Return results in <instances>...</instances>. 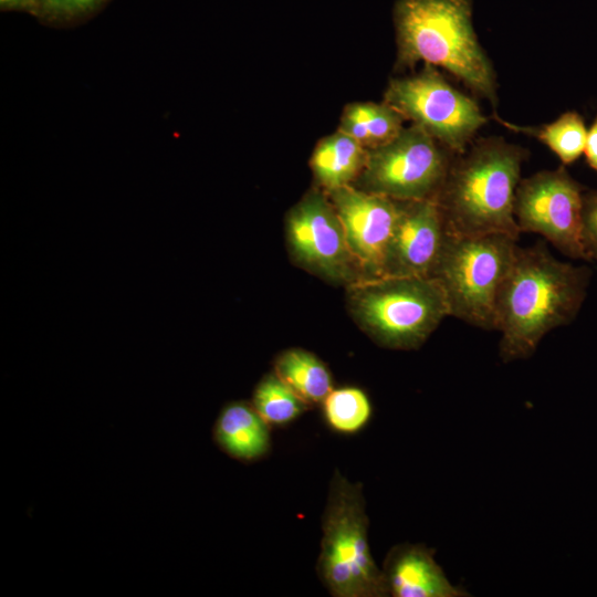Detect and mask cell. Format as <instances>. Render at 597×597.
Instances as JSON below:
<instances>
[{
	"instance_id": "cell-5",
	"label": "cell",
	"mask_w": 597,
	"mask_h": 597,
	"mask_svg": "<svg viewBox=\"0 0 597 597\" xmlns=\"http://www.w3.org/2000/svg\"><path fill=\"white\" fill-rule=\"evenodd\" d=\"M368 525L362 483H353L335 470L316 563L317 576L333 597L389 596L383 570L370 553Z\"/></svg>"
},
{
	"instance_id": "cell-6",
	"label": "cell",
	"mask_w": 597,
	"mask_h": 597,
	"mask_svg": "<svg viewBox=\"0 0 597 597\" xmlns=\"http://www.w3.org/2000/svg\"><path fill=\"white\" fill-rule=\"evenodd\" d=\"M517 239L507 234L454 235L447 232L431 274L441 285L450 316L495 329L496 303L512 266Z\"/></svg>"
},
{
	"instance_id": "cell-13",
	"label": "cell",
	"mask_w": 597,
	"mask_h": 597,
	"mask_svg": "<svg viewBox=\"0 0 597 597\" xmlns=\"http://www.w3.org/2000/svg\"><path fill=\"white\" fill-rule=\"evenodd\" d=\"M389 596L463 597L467 590L453 585L425 544L401 543L387 553L381 567Z\"/></svg>"
},
{
	"instance_id": "cell-1",
	"label": "cell",
	"mask_w": 597,
	"mask_h": 597,
	"mask_svg": "<svg viewBox=\"0 0 597 597\" xmlns=\"http://www.w3.org/2000/svg\"><path fill=\"white\" fill-rule=\"evenodd\" d=\"M590 270L555 259L543 242L517 245L496 303L504 363L532 356L552 329L569 324L579 312Z\"/></svg>"
},
{
	"instance_id": "cell-17",
	"label": "cell",
	"mask_w": 597,
	"mask_h": 597,
	"mask_svg": "<svg viewBox=\"0 0 597 597\" xmlns=\"http://www.w3.org/2000/svg\"><path fill=\"white\" fill-rule=\"evenodd\" d=\"M404 117L387 103L349 105L342 117L341 130L374 149L392 140L404 128Z\"/></svg>"
},
{
	"instance_id": "cell-8",
	"label": "cell",
	"mask_w": 597,
	"mask_h": 597,
	"mask_svg": "<svg viewBox=\"0 0 597 597\" xmlns=\"http://www.w3.org/2000/svg\"><path fill=\"white\" fill-rule=\"evenodd\" d=\"M451 161L438 140L413 124L389 143L369 149L362 190L394 200H434Z\"/></svg>"
},
{
	"instance_id": "cell-4",
	"label": "cell",
	"mask_w": 597,
	"mask_h": 597,
	"mask_svg": "<svg viewBox=\"0 0 597 597\" xmlns=\"http://www.w3.org/2000/svg\"><path fill=\"white\" fill-rule=\"evenodd\" d=\"M346 303L369 338L397 350L419 348L450 316L444 292L432 276L360 279L346 286Z\"/></svg>"
},
{
	"instance_id": "cell-3",
	"label": "cell",
	"mask_w": 597,
	"mask_h": 597,
	"mask_svg": "<svg viewBox=\"0 0 597 597\" xmlns=\"http://www.w3.org/2000/svg\"><path fill=\"white\" fill-rule=\"evenodd\" d=\"M395 23L402 64L442 67L496 106V75L473 29L472 0H399Z\"/></svg>"
},
{
	"instance_id": "cell-21",
	"label": "cell",
	"mask_w": 597,
	"mask_h": 597,
	"mask_svg": "<svg viewBox=\"0 0 597 597\" xmlns=\"http://www.w3.org/2000/svg\"><path fill=\"white\" fill-rule=\"evenodd\" d=\"M107 0H35L34 14L55 25L74 24L92 17Z\"/></svg>"
},
{
	"instance_id": "cell-19",
	"label": "cell",
	"mask_w": 597,
	"mask_h": 597,
	"mask_svg": "<svg viewBox=\"0 0 597 597\" xmlns=\"http://www.w3.org/2000/svg\"><path fill=\"white\" fill-rule=\"evenodd\" d=\"M251 404L270 427L289 425L310 407L274 371L256 384Z\"/></svg>"
},
{
	"instance_id": "cell-15",
	"label": "cell",
	"mask_w": 597,
	"mask_h": 597,
	"mask_svg": "<svg viewBox=\"0 0 597 597\" xmlns=\"http://www.w3.org/2000/svg\"><path fill=\"white\" fill-rule=\"evenodd\" d=\"M366 157L365 147L354 137L339 130L317 145L311 165L314 176L328 191L349 186L363 170Z\"/></svg>"
},
{
	"instance_id": "cell-9",
	"label": "cell",
	"mask_w": 597,
	"mask_h": 597,
	"mask_svg": "<svg viewBox=\"0 0 597 597\" xmlns=\"http://www.w3.org/2000/svg\"><path fill=\"white\" fill-rule=\"evenodd\" d=\"M285 239L292 261L322 280L347 286L364 279L343 223L323 193L311 191L290 209Z\"/></svg>"
},
{
	"instance_id": "cell-23",
	"label": "cell",
	"mask_w": 597,
	"mask_h": 597,
	"mask_svg": "<svg viewBox=\"0 0 597 597\" xmlns=\"http://www.w3.org/2000/svg\"><path fill=\"white\" fill-rule=\"evenodd\" d=\"M584 154L589 167L597 171V117L587 130Z\"/></svg>"
},
{
	"instance_id": "cell-18",
	"label": "cell",
	"mask_w": 597,
	"mask_h": 597,
	"mask_svg": "<svg viewBox=\"0 0 597 597\" xmlns=\"http://www.w3.org/2000/svg\"><path fill=\"white\" fill-rule=\"evenodd\" d=\"M496 119L509 129L535 137L547 146L564 165L572 164L584 153L587 128L579 114L566 112L554 122L538 127H522Z\"/></svg>"
},
{
	"instance_id": "cell-24",
	"label": "cell",
	"mask_w": 597,
	"mask_h": 597,
	"mask_svg": "<svg viewBox=\"0 0 597 597\" xmlns=\"http://www.w3.org/2000/svg\"><path fill=\"white\" fill-rule=\"evenodd\" d=\"M1 11H23L34 14L35 0H0Z\"/></svg>"
},
{
	"instance_id": "cell-22",
	"label": "cell",
	"mask_w": 597,
	"mask_h": 597,
	"mask_svg": "<svg viewBox=\"0 0 597 597\" xmlns=\"http://www.w3.org/2000/svg\"><path fill=\"white\" fill-rule=\"evenodd\" d=\"M580 240L586 261L597 260V190L583 193Z\"/></svg>"
},
{
	"instance_id": "cell-11",
	"label": "cell",
	"mask_w": 597,
	"mask_h": 597,
	"mask_svg": "<svg viewBox=\"0 0 597 597\" xmlns=\"http://www.w3.org/2000/svg\"><path fill=\"white\" fill-rule=\"evenodd\" d=\"M328 196L363 277L384 276L387 250L398 217L397 200L350 185L328 190Z\"/></svg>"
},
{
	"instance_id": "cell-2",
	"label": "cell",
	"mask_w": 597,
	"mask_h": 597,
	"mask_svg": "<svg viewBox=\"0 0 597 597\" xmlns=\"http://www.w3.org/2000/svg\"><path fill=\"white\" fill-rule=\"evenodd\" d=\"M526 157L522 147L494 136L476 139L455 155L434 199L447 232L519 239L514 200Z\"/></svg>"
},
{
	"instance_id": "cell-12",
	"label": "cell",
	"mask_w": 597,
	"mask_h": 597,
	"mask_svg": "<svg viewBox=\"0 0 597 597\" xmlns=\"http://www.w3.org/2000/svg\"><path fill=\"white\" fill-rule=\"evenodd\" d=\"M398 217L388 245L385 275L431 276L447 230L434 200H397Z\"/></svg>"
},
{
	"instance_id": "cell-10",
	"label": "cell",
	"mask_w": 597,
	"mask_h": 597,
	"mask_svg": "<svg viewBox=\"0 0 597 597\" xmlns=\"http://www.w3.org/2000/svg\"><path fill=\"white\" fill-rule=\"evenodd\" d=\"M583 193L563 166L521 179L514 200L520 231L538 233L563 254L586 260L580 240Z\"/></svg>"
},
{
	"instance_id": "cell-20",
	"label": "cell",
	"mask_w": 597,
	"mask_h": 597,
	"mask_svg": "<svg viewBox=\"0 0 597 597\" xmlns=\"http://www.w3.org/2000/svg\"><path fill=\"white\" fill-rule=\"evenodd\" d=\"M323 413L332 430L353 434L360 431L371 417V404L364 390L356 387L333 389L323 401Z\"/></svg>"
},
{
	"instance_id": "cell-14",
	"label": "cell",
	"mask_w": 597,
	"mask_h": 597,
	"mask_svg": "<svg viewBox=\"0 0 597 597\" xmlns=\"http://www.w3.org/2000/svg\"><path fill=\"white\" fill-rule=\"evenodd\" d=\"M270 428L251 402L235 400L220 410L212 428V439L230 458L249 463L269 453Z\"/></svg>"
},
{
	"instance_id": "cell-16",
	"label": "cell",
	"mask_w": 597,
	"mask_h": 597,
	"mask_svg": "<svg viewBox=\"0 0 597 597\" xmlns=\"http://www.w3.org/2000/svg\"><path fill=\"white\" fill-rule=\"evenodd\" d=\"M273 371L310 407L323 404L334 389L326 364L303 348L293 347L279 353Z\"/></svg>"
},
{
	"instance_id": "cell-7",
	"label": "cell",
	"mask_w": 597,
	"mask_h": 597,
	"mask_svg": "<svg viewBox=\"0 0 597 597\" xmlns=\"http://www.w3.org/2000/svg\"><path fill=\"white\" fill-rule=\"evenodd\" d=\"M385 103L454 155L464 153L488 122L475 101L449 84L431 65L416 75L392 80Z\"/></svg>"
}]
</instances>
